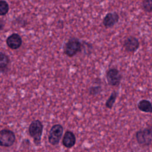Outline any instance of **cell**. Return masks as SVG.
Returning a JSON list of instances; mask_svg holds the SVG:
<instances>
[{
	"instance_id": "6da1fadb",
	"label": "cell",
	"mask_w": 152,
	"mask_h": 152,
	"mask_svg": "<svg viewBox=\"0 0 152 152\" xmlns=\"http://www.w3.org/2000/svg\"><path fill=\"white\" fill-rule=\"evenodd\" d=\"M83 48L82 43L75 37H70L64 45V53L68 57H73L80 52Z\"/></svg>"
},
{
	"instance_id": "7a4b0ae2",
	"label": "cell",
	"mask_w": 152,
	"mask_h": 152,
	"mask_svg": "<svg viewBox=\"0 0 152 152\" xmlns=\"http://www.w3.org/2000/svg\"><path fill=\"white\" fill-rule=\"evenodd\" d=\"M43 129V125L39 120H34L29 125V135L33 138L34 142L37 145H40V144Z\"/></svg>"
},
{
	"instance_id": "3957f363",
	"label": "cell",
	"mask_w": 152,
	"mask_h": 152,
	"mask_svg": "<svg viewBox=\"0 0 152 152\" xmlns=\"http://www.w3.org/2000/svg\"><path fill=\"white\" fill-rule=\"evenodd\" d=\"M135 138L138 144L141 146H150L152 144V129L145 128L137 131Z\"/></svg>"
},
{
	"instance_id": "277c9868",
	"label": "cell",
	"mask_w": 152,
	"mask_h": 152,
	"mask_svg": "<svg viewBox=\"0 0 152 152\" xmlns=\"http://www.w3.org/2000/svg\"><path fill=\"white\" fill-rule=\"evenodd\" d=\"M64 132V128L61 124L53 125L49 132L48 141L52 145H58L62 138Z\"/></svg>"
},
{
	"instance_id": "5b68a950",
	"label": "cell",
	"mask_w": 152,
	"mask_h": 152,
	"mask_svg": "<svg viewBox=\"0 0 152 152\" xmlns=\"http://www.w3.org/2000/svg\"><path fill=\"white\" fill-rule=\"evenodd\" d=\"M106 77L109 86L117 87L121 84L122 75L118 69L112 68L109 69L106 71Z\"/></svg>"
},
{
	"instance_id": "8992f818",
	"label": "cell",
	"mask_w": 152,
	"mask_h": 152,
	"mask_svg": "<svg viewBox=\"0 0 152 152\" xmlns=\"http://www.w3.org/2000/svg\"><path fill=\"white\" fill-rule=\"evenodd\" d=\"M15 141V135L14 132L7 129L0 131V146L11 147L14 144Z\"/></svg>"
},
{
	"instance_id": "52a82bcc",
	"label": "cell",
	"mask_w": 152,
	"mask_h": 152,
	"mask_svg": "<svg viewBox=\"0 0 152 152\" xmlns=\"http://www.w3.org/2000/svg\"><path fill=\"white\" fill-rule=\"evenodd\" d=\"M140 45L138 39L133 36L126 37L123 42V47L125 51L129 53H134L139 48Z\"/></svg>"
},
{
	"instance_id": "ba28073f",
	"label": "cell",
	"mask_w": 152,
	"mask_h": 152,
	"mask_svg": "<svg viewBox=\"0 0 152 152\" xmlns=\"http://www.w3.org/2000/svg\"><path fill=\"white\" fill-rule=\"evenodd\" d=\"M119 16L116 12H108L103 19V24L106 28L114 26L119 21Z\"/></svg>"
},
{
	"instance_id": "9c48e42d",
	"label": "cell",
	"mask_w": 152,
	"mask_h": 152,
	"mask_svg": "<svg viewBox=\"0 0 152 152\" xmlns=\"http://www.w3.org/2000/svg\"><path fill=\"white\" fill-rule=\"evenodd\" d=\"M7 45L11 49H18L22 44V39L17 33H12L7 39Z\"/></svg>"
},
{
	"instance_id": "30bf717a",
	"label": "cell",
	"mask_w": 152,
	"mask_h": 152,
	"mask_svg": "<svg viewBox=\"0 0 152 152\" xmlns=\"http://www.w3.org/2000/svg\"><path fill=\"white\" fill-rule=\"evenodd\" d=\"M62 142L63 145L67 148L73 147L76 143V137L73 132L66 131L64 135Z\"/></svg>"
},
{
	"instance_id": "8fae6325",
	"label": "cell",
	"mask_w": 152,
	"mask_h": 152,
	"mask_svg": "<svg viewBox=\"0 0 152 152\" xmlns=\"http://www.w3.org/2000/svg\"><path fill=\"white\" fill-rule=\"evenodd\" d=\"M137 107L141 112L152 113V104L148 100L142 99L139 101L137 104Z\"/></svg>"
},
{
	"instance_id": "7c38bea8",
	"label": "cell",
	"mask_w": 152,
	"mask_h": 152,
	"mask_svg": "<svg viewBox=\"0 0 152 152\" xmlns=\"http://www.w3.org/2000/svg\"><path fill=\"white\" fill-rule=\"evenodd\" d=\"M10 59L8 55L1 52L0 53V71H4L7 68L10 64Z\"/></svg>"
},
{
	"instance_id": "4fadbf2b",
	"label": "cell",
	"mask_w": 152,
	"mask_h": 152,
	"mask_svg": "<svg viewBox=\"0 0 152 152\" xmlns=\"http://www.w3.org/2000/svg\"><path fill=\"white\" fill-rule=\"evenodd\" d=\"M117 97H118V93L115 91H113L110 94V96L109 97V98L107 99V100L105 102L106 107H107V109H112L113 104L116 102Z\"/></svg>"
},
{
	"instance_id": "5bb4252c",
	"label": "cell",
	"mask_w": 152,
	"mask_h": 152,
	"mask_svg": "<svg viewBox=\"0 0 152 152\" xmlns=\"http://www.w3.org/2000/svg\"><path fill=\"white\" fill-rule=\"evenodd\" d=\"M10 10L8 3L5 0H0V16L5 15Z\"/></svg>"
},
{
	"instance_id": "9a60e30c",
	"label": "cell",
	"mask_w": 152,
	"mask_h": 152,
	"mask_svg": "<svg viewBox=\"0 0 152 152\" xmlns=\"http://www.w3.org/2000/svg\"><path fill=\"white\" fill-rule=\"evenodd\" d=\"M142 7L144 11L152 12V0H142Z\"/></svg>"
},
{
	"instance_id": "2e32d148",
	"label": "cell",
	"mask_w": 152,
	"mask_h": 152,
	"mask_svg": "<svg viewBox=\"0 0 152 152\" xmlns=\"http://www.w3.org/2000/svg\"><path fill=\"white\" fill-rule=\"evenodd\" d=\"M102 91V86L96 85L95 86H91L88 88V93L91 96H96L99 94Z\"/></svg>"
},
{
	"instance_id": "e0dca14e",
	"label": "cell",
	"mask_w": 152,
	"mask_h": 152,
	"mask_svg": "<svg viewBox=\"0 0 152 152\" xmlns=\"http://www.w3.org/2000/svg\"><path fill=\"white\" fill-rule=\"evenodd\" d=\"M5 26V21L2 19H0V31L3 29Z\"/></svg>"
},
{
	"instance_id": "ac0fdd59",
	"label": "cell",
	"mask_w": 152,
	"mask_h": 152,
	"mask_svg": "<svg viewBox=\"0 0 152 152\" xmlns=\"http://www.w3.org/2000/svg\"><path fill=\"white\" fill-rule=\"evenodd\" d=\"M151 145H152V144H151Z\"/></svg>"
}]
</instances>
